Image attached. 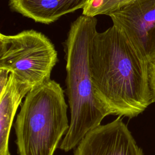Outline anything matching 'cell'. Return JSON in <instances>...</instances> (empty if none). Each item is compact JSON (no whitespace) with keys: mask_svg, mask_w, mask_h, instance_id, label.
Returning a JSON list of instances; mask_svg holds the SVG:
<instances>
[{"mask_svg":"<svg viewBox=\"0 0 155 155\" xmlns=\"http://www.w3.org/2000/svg\"><path fill=\"white\" fill-rule=\"evenodd\" d=\"M10 74V73L8 70L0 68V93L2 91V90L5 87L8 82Z\"/></svg>","mask_w":155,"mask_h":155,"instance_id":"obj_11","label":"cell"},{"mask_svg":"<svg viewBox=\"0 0 155 155\" xmlns=\"http://www.w3.org/2000/svg\"><path fill=\"white\" fill-rule=\"evenodd\" d=\"M134 0H87L82 8V15L96 17L110 14L119 10Z\"/></svg>","mask_w":155,"mask_h":155,"instance_id":"obj_9","label":"cell"},{"mask_svg":"<svg viewBox=\"0 0 155 155\" xmlns=\"http://www.w3.org/2000/svg\"><path fill=\"white\" fill-rule=\"evenodd\" d=\"M108 16L149 64H155V0H134Z\"/></svg>","mask_w":155,"mask_h":155,"instance_id":"obj_5","label":"cell"},{"mask_svg":"<svg viewBox=\"0 0 155 155\" xmlns=\"http://www.w3.org/2000/svg\"><path fill=\"white\" fill-rule=\"evenodd\" d=\"M31 89L10 73L5 87L0 93V155H10L8 140L13 119L22 98Z\"/></svg>","mask_w":155,"mask_h":155,"instance_id":"obj_8","label":"cell"},{"mask_svg":"<svg viewBox=\"0 0 155 155\" xmlns=\"http://www.w3.org/2000/svg\"><path fill=\"white\" fill-rule=\"evenodd\" d=\"M74 155H143L127 126L119 116L86 134Z\"/></svg>","mask_w":155,"mask_h":155,"instance_id":"obj_6","label":"cell"},{"mask_svg":"<svg viewBox=\"0 0 155 155\" xmlns=\"http://www.w3.org/2000/svg\"><path fill=\"white\" fill-rule=\"evenodd\" d=\"M149 65L115 25L96 33L91 77L96 97L110 114L134 117L153 103Z\"/></svg>","mask_w":155,"mask_h":155,"instance_id":"obj_1","label":"cell"},{"mask_svg":"<svg viewBox=\"0 0 155 155\" xmlns=\"http://www.w3.org/2000/svg\"><path fill=\"white\" fill-rule=\"evenodd\" d=\"M96 17L79 16L71 22L63 43L66 61V93L71 118L59 148L76 147L87 133L101 125L110 112L96 96L91 77L90 56L97 31Z\"/></svg>","mask_w":155,"mask_h":155,"instance_id":"obj_2","label":"cell"},{"mask_svg":"<svg viewBox=\"0 0 155 155\" xmlns=\"http://www.w3.org/2000/svg\"><path fill=\"white\" fill-rule=\"evenodd\" d=\"M149 74L153 102H155V64L149 65Z\"/></svg>","mask_w":155,"mask_h":155,"instance_id":"obj_10","label":"cell"},{"mask_svg":"<svg viewBox=\"0 0 155 155\" xmlns=\"http://www.w3.org/2000/svg\"><path fill=\"white\" fill-rule=\"evenodd\" d=\"M87 0H9L10 8L36 22L53 23L63 15L83 8Z\"/></svg>","mask_w":155,"mask_h":155,"instance_id":"obj_7","label":"cell"},{"mask_svg":"<svg viewBox=\"0 0 155 155\" xmlns=\"http://www.w3.org/2000/svg\"><path fill=\"white\" fill-rule=\"evenodd\" d=\"M58 61L54 45L41 32L26 30L13 35L0 34V68L31 88L50 79Z\"/></svg>","mask_w":155,"mask_h":155,"instance_id":"obj_4","label":"cell"},{"mask_svg":"<svg viewBox=\"0 0 155 155\" xmlns=\"http://www.w3.org/2000/svg\"><path fill=\"white\" fill-rule=\"evenodd\" d=\"M64 90L55 81L33 88L26 95L15 128L19 155H53L69 128Z\"/></svg>","mask_w":155,"mask_h":155,"instance_id":"obj_3","label":"cell"}]
</instances>
